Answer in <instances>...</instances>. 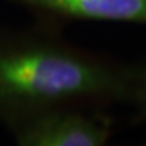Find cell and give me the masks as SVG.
Listing matches in <instances>:
<instances>
[{"label": "cell", "mask_w": 146, "mask_h": 146, "mask_svg": "<svg viewBox=\"0 0 146 146\" xmlns=\"http://www.w3.org/2000/svg\"><path fill=\"white\" fill-rule=\"evenodd\" d=\"M123 70L60 42L19 36L0 41V118L8 122L42 110L130 98Z\"/></svg>", "instance_id": "1"}, {"label": "cell", "mask_w": 146, "mask_h": 146, "mask_svg": "<svg viewBox=\"0 0 146 146\" xmlns=\"http://www.w3.org/2000/svg\"><path fill=\"white\" fill-rule=\"evenodd\" d=\"M22 146H100L108 139L104 119L68 107L42 110L11 122Z\"/></svg>", "instance_id": "2"}, {"label": "cell", "mask_w": 146, "mask_h": 146, "mask_svg": "<svg viewBox=\"0 0 146 146\" xmlns=\"http://www.w3.org/2000/svg\"><path fill=\"white\" fill-rule=\"evenodd\" d=\"M56 15L85 19L146 23V0H14Z\"/></svg>", "instance_id": "3"}, {"label": "cell", "mask_w": 146, "mask_h": 146, "mask_svg": "<svg viewBox=\"0 0 146 146\" xmlns=\"http://www.w3.org/2000/svg\"><path fill=\"white\" fill-rule=\"evenodd\" d=\"M130 98L135 99L137 103L146 110V66L131 70Z\"/></svg>", "instance_id": "4"}]
</instances>
